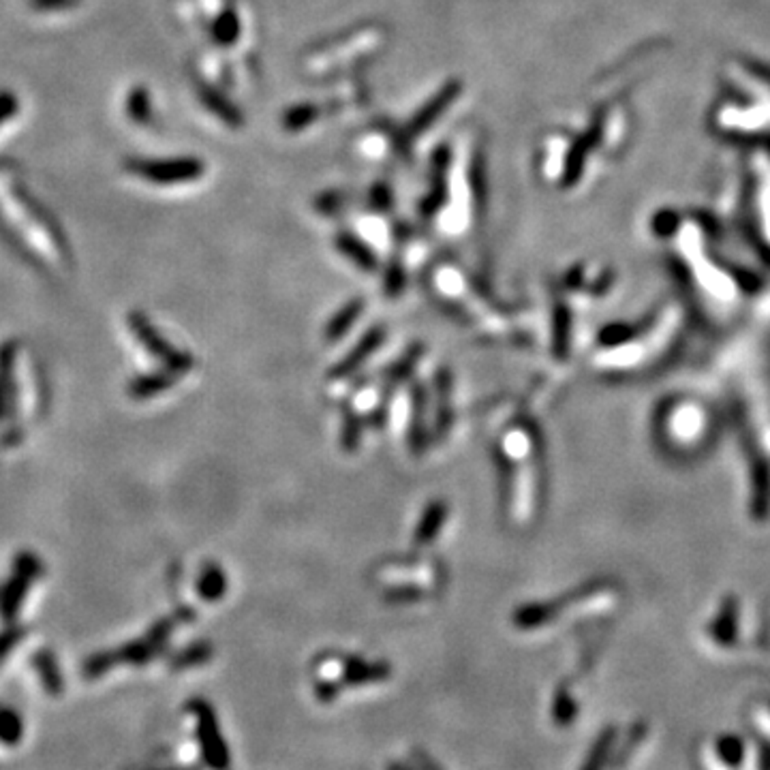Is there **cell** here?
<instances>
[{
    "label": "cell",
    "instance_id": "15",
    "mask_svg": "<svg viewBox=\"0 0 770 770\" xmlns=\"http://www.w3.org/2000/svg\"><path fill=\"white\" fill-rule=\"evenodd\" d=\"M392 190L385 187V184H375L373 190H370V206L375 208V210H387V208L392 206Z\"/></svg>",
    "mask_w": 770,
    "mask_h": 770
},
{
    "label": "cell",
    "instance_id": "2",
    "mask_svg": "<svg viewBox=\"0 0 770 770\" xmlns=\"http://www.w3.org/2000/svg\"><path fill=\"white\" fill-rule=\"evenodd\" d=\"M460 90H463V86H460V82H456V80L443 84V86L437 90V93L432 94V97L426 101V103L421 105L418 111H415L412 120H409L407 128H404L407 137L409 139L418 137V135L426 131V128H430L432 125H435V122L439 120V116L443 114V111L449 110V105H452L454 101L458 99Z\"/></svg>",
    "mask_w": 770,
    "mask_h": 770
},
{
    "label": "cell",
    "instance_id": "8",
    "mask_svg": "<svg viewBox=\"0 0 770 770\" xmlns=\"http://www.w3.org/2000/svg\"><path fill=\"white\" fill-rule=\"evenodd\" d=\"M127 114L131 116L133 122L137 125H148L150 118H153V105H150V94L148 90L137 86L131 90L127 99Z\"/></svg>",
    "mask_w": 770,
    "mask_h": 770
},
{
    "label": "cell",
    "instance_id": "10",
    "mask_svg": "<svg viewBox=\"0 0 770 770\" xmlns=\"http://www.w3.org/2000/svg\"><path fill=\"white\" fill-rule=\"evenodd\" d=\"M362 306H364L362 300H353L351 305H347L345 308H342V311L330 322L328 341H334V339H339V336L345 334V332L351 328V323L358 319V314L362 313Z\"/></svg>",
    "mask_w": 770,
    "mask_h": 770
},
{
    "label": "cell",
    "instance_id": "4",
    "mask_svg": "<svg viewBox=\"0 0 770 770\" xmlns=\"http://www.w3.org/2000/svg\"><path fill=\"white\" fill-rule=\"evenodd\" d=\"M198 715H199V739H201V745H204L208 762H210L215 768H221V766L225 768L227 766V749H225L223 739L218 736L215 715H212L210 708L206 704L198 706Z\"/></svg>",
    "mask_w": 770,
    "mask_h": 770
},
{
    "label": "cell",
    "instance_id": "9",
    "mask_svg": "<svg viewBox=\"0 0 770 770\" xmlns=\"http://www.w3.org/2000/svg\"><path fill=\"white\" fill-rule=\"evenodd\" d=\"M319 116V108L314 103H300L294 105L285 111L283 116V127L285 131H302L308 125H313Z\"/></svg>",
    "mask_w": 770,
    "mask_h": 770
},
{
    "label": "cell",
    "instance_id": "12",
    "mask_svg": "<svg viewBox=\"0 0 770 770\" xmlns=\"http://www.w3.org/2000/svg\"><path fill=\"white\" fill-rule=\"evenodd\" d=\"M443 514H446V509H443L441 503H435L429 511H426L424 520L420 522V528H418V542L420 544L430 542V539L437 535V528H439V525L443 522Z\"/></svg>",
    "mask_w": 770,
    "mask_h": 770
},
{
    "label": "cell",
    "instance_id": "3",
    "mask_svg": "<svg viewBox=\"0 0 770 770\" xmlns=\"http://www.w3.org/2000/svg\"><path fill=\"white\" fill-rule=\"evenodd\" d=\"M447 165H449V146H439L432 155V180L426 198L421 199V217H435L447 201Z\"/></svg>",
    "mask_w": 770,
    "mask_h": 770
},
{
    "label": "cell",
    "instance_id": "14",
    "mask_svg": "<svg viewBox=\"0 0 770 770\" xmlns=\"http://www.w3.org/2000/svg\"><path fill=\"white\" fill-rule=\"evenodd\" d=\"M403 287H404V270L401 263L394 261L390 268H387V274H385L387 296H398L403 291Z\"/></svg>",
    "mask_w": 770,
    "mask_h": 770
},
{
    "label": "cell",
    "instance_id": "16",
    "mask_svg": "<svg viewBox=\"0 0 770 770\" xmlns=\"http://www.w3.org/2000/svg\"><path fill=\"white\" fill-rule=\"evenodd\" d=\"M471 187H474L475 198L484 199V165H482V159L474 161V167H471Z\"/></svg>",
    "mask_w": 770,
    "mask_h": 770
},
{
    "label": "cell",
    "instance_id": "6",
    "mask_svg": "<svg viewBox=\"0 0 770 770\" xmlns=\"http://www.w3.org/2000/svg\"><path fill=\"white\" fill-rule=\"evenodd\" d=\"M336 249H339L347 260L356 263L362 270H375L376 268V255L367 243L358 238L353 234H339L336 235Z\"/></svg>",
    "mask_w": 770,
    "mask_h": 770
},
{
    "label": "cell",
    "instance_id": "11",
    "mask_svg": "<svg viewBox=\"0 0 770 770\" xmlns=\"http://www.w3.org/2000/svg\"><path fill=\"white\" fill-rule=\"evenodd\" d=\"M199 591L210 601H215L218 595L225 593V576L218 567L215 565L206 567L204 576H201V582H199Z\"/></svg>",
    "mask_w": 770,
    "mask_h": 770
},
{
    "label": "cell",
    "instance_id": "1",
    "mask_svg": "<svg viewBox=\"0 0 770 770\" xmlns=\"http://www.w3.org/2000/svg\"><path fill=\"white\" fill-rule=\"evenodd\" d=\"M127 170L155 184H182L204 176L206 165L195 156H180V159H133L127 161Z\"/></svg>",
    "mask_w": 770,
    "mask_h": 770
},
{
    "label": "cell",
    "instance_id": "5",
    "mask_svg": "<svg viewBox=\"0 0 770 770\" xmlns=\"http://www.w3.org/2000/svg\"><path fill=\"white\" fill-rule=\"evenodd\" d=\"M198 94L201 103H204L212 114L221 118V122H225V125L232 128L243 127V111L235 108L232 101L225 97L223 93H218V90L212 88L210 84H199Z\"/></svg>",
    "mask_w": 770,
    "mask_h": 770
},
{
    "label": "cell",
    "instance_id": "13",
    "mask_svg": "<svg viewBox=\"0 0 770 770\" xmlns=\"http://www.w3.org/2000/svg\"><path fill=\"white\" fill-rule=\"evenodd\" d=\"M379 341H381V332H370V334L367 336V341H364L362 345H359L358 350L351 353V356H350V362H347L345 367H341L339 373H345V370H350V368L356 367L358 362H362V358L367 356V353L373 351V350H375V345H379Z\"/></svg>",
    "mask_w": 770,
    "mask_h": 770
},
{
    "label": "cell",
    "instance_id": "17",
    "mask_svg": "<svg viewBox=\"0 0 770 770\" xmlns=\"http://www.w3.org/2000/svg\"><path fill=\"white\" fill-rule=\"evenodd\" d=\"M339 204H341V195L339 193H325V195H322V198H319V201H317V208L322 212H334L336 208H339Z\"/></svg>",
    "mask_w": 770,
    "mask_h": 770
},
{
    "label": "cell",
    "instance_id": "7",
    "mask_svg": "<svg viewBox=\"0 0 770 770\" xmlns=\"http://www.w3.org/2000/svg\"><path fill=\"white\" fill-rule=\"evenodd\" d=\"M240 31H243V24H240V18L232 9L221 11V13L217 15V20L212 22V39H215L218 45H225V48L238 41Z\"/></svg>",
    "mask_w": 770,
    "mask_h": 770
}]
</instances>
